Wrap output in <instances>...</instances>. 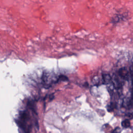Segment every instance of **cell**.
<instances>
[{"mask_svg":"<svg viewBox=\"0 0 133 133\" xmlns=\"http://www.w3.org/2000/svg\"><path fill=\"white\" fill-rule=\"evenodd\" d=\"M126 119H128L129 120V119L132 118V117H133V115H132V114H131V113H128V114H127L126 115Z\"/></svg>","mask_w":133,"mask_h":133,"instance_id":"cell-8","label":"cell"},{"mask_svg":"<svg viewBox=\"0 0 133 133\" xmlns=\"http://www.w3.org/2000/svg\"><path fill=\"white\" fill-rule=\"evenodd\" d=\"M92 83L94 84V85H98L99 83V80L97 76H95L92 78Z\"/></svg>","mask_w":133,"mask_h":133,"instance_id":"cell-6","label":"cell"},{"mask_svg":"<svg viewBox=\"0 0 133 133\" xmlns=\"http://www.w3.org/2000/svg\"><path fill=\"white\" fill-rule=\"evenodd\" d=\"M17 123L24 133H30V117L26 111H24L20 114Z\"/></svg>","mask_w":133,"mask_h":133,"instance_id":"cell-1","label":"cell"},{"mask_svg":"<svg viewBox=\"0 0 133 133\" xmlns=\"http://www.w3.org/2000/svg\"><path fill=\"white\" fill-rule=\"evenodd\" d=\"M121 125L123 128H129L130 126V123L129 119H125L124 121H123L121 123Z\"/></svg>","mask_w":133,"mask_h":133,"instance_id":"cell-5","label":"cell"},{"mask_svg":"<svg viewBox=\"0 0 133 133\" xmlns=\"http://www.w3.org/2000/svg\"><path fill=\"white\" fill-rule=\"evenodd\" d=\"M103 82L104 84H109L112 82V78L108 74H104L102 75Z\"/></svg>","mask_w":133,"mask_h":133,"instance_id":"cell-3","label":"cell"},{"mask_svg":"<svg viewBox=\"0 0 133 133\" xmlns=\"http://www.w3.org/2000/svg\"><path fill=\"white\" fill-rule=\"evenodd\" d=\"M119 75L124 79L127 80L129 78V72L126 68H122L118 70Z\"/></svg>","mask_w":133,"mask_h":133,"instance_id":"cell-2","label":"cell"},{"mask_svg":"<svg viewBox=\"0 0 133 133\" xmlns=\"http://www.w3.org/2000/svg\"><path fill=\"white\" fill-rule=\"evenodd\" d=\"M121 129L119 127H116L112 131V133H121Z\"/></svg>","mask_w":133,"mask_h":133,"instance_id":"cell-7","label":"cell"},{"mask_svg":"<svg viewBox=\"0 0 133 133\" xmlns=\"http://www.w3.org/2000/svg\"><path fill=\"white\" fill-rule=\"evenodd\" d=\"M115 108H116V104L113 102H111L108 104L107 109V111L110 112L113 111Z\"/></svg>","mask_w":133,"mask_h":133,"instance_id":"cell-4","label":"cell"}]
</instances>
